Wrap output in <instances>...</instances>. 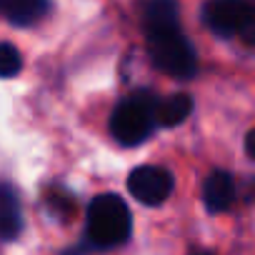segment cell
<instances>
[{
  "label": "cell",
  "instance_id": "obj_13",
  "mask_svg": "<svg viewBox=\"0 0 255 255\" xmlns=\"http://www.w3.org/2000/svg\"><path fill=\"white\" fill-rule=\"evenodd\" d=\"M48 200H50V205H53L55 210H70V208H73V203H70L68 195H50Z\"/></svg>",
  "mask_w": 255,
  "mask_h": 255
},
{
  "label": "cell",
  "instance_id": "obj_7",
  "mask_svg": "<svg viewBox=\"0 0 255 255\" xmlns=\"http://www.w3.org/2000/svg\"><path fill=\"white\" fill-rule=\"evenodd\" d=\"M203 203L210 213H223L235 203V183L228 173L215 170L203 183Z\"/></svg>",
  "mask_w": 255,
  "mask_h": 255
},
{
  "label": "cell",
  "instance_id": "obj_8",
  "mask_svg": "<svg viewBox=\"0 0 255 255\" xmlns=\"http://www.w3.org/2000/svg\"><path fill=\"white\" fill-rule=\"evenodd\" d=\"M20 230H23V210L18 193L8 183H0V238L13 240L20 235Z\"/></svg>",
  "mask_w": 255,
  "mask_h": 255
},
{
  "label": "cell",
  "instance_id": "obj_5",
  "mask_svg": "<svg viewBox=\"0 0 255 255\" xmlns=\"http://www.w3.org/2000/svg\"><path fill=\"white\" fill-rule=\"evenodd\" d=\"M248 5V0H210L203 8V23L215 35H238L245 23Z\"/></svg>",
  "mask_w": 255,
  "mask_h": 255
},
{
  "label": "cell",
  "instance_id": "obj_3",
  "mask_svg": "<svg viewBox=\"0 0 255 255\" xmlns=\"http://www.w3.org/2000/svg\"><path fill=\"white\" fill-rule=\"evenodd\" d=\"M148 53L153 65L168 73L170 78L188 80L198 73V55L190 40L180 33V28L148 35Z\"/></svg>",
  "mask_w": 255,
  "mask_h": 255
},
{
  "label": "cell",
  "instance_id": "obj_9",
  "mask_svg": "<svg viewBox=\"0 0 255 255\" xmlns=\"http://www.w3.org/2000/svg\"><path fill=\"white\" fill-rule=\"evenodd\" d=\"M48 10V0H0V13L15 25H33Z\"/></svg>",
  "mask_w": 255,
  "mask_h": 255
},
{
  "label": "cell",
  "instance_id": "obj_6",
  "mask_svg": "<svg viewBox=\"0 0 255 255\" xmlns=\"http://www.w3.org/2000/svg\"><path fill=\"white\" fill-rule=\"evenodd\" d=\"M143 28H145V35H155V33L180 28L175 0H145V5H143Z\"/></svg>",
  "mask_w": 255,
  "mask_h": 255
},
{
  "label": "cell",
  "instance_id": "obj_14",
  "mask_svg": "<svg viewBox=\"0 0 255 255\" xmlns=\"http://www.w3.org/2000/svg\"><path fill=\"white\" fill-rule=\"evenodd\" d=\"M245 150H248V155L255 160V130L248 133V138H245Z\"/></svg>",
  "mask_w": 255,
  "mask_h": 255
},
{
  "label": "cell",
  "instance_id": "obj_12",
  "mask_svg": "<svg viewBox=\"0 0 255 255\" xmlns=\"http://www.w3.org/2000/svg\"><path fill=\"white\" fill-rule=\"evenodd\" d=\"M238 35H240V40L245 45L255 48V3L248 5V15H245V23H243V28H240Z\"/></svg>",
  "mask_w": 255,
  "mask_h": 255
},
{
  "label": "cell",
  "instance_id": "obj_11",
  "mask_svg": "<svg viewBox=\"0 0 255 255\" xmlns=\"http://www.w3.org/2000/svg\"><path fill=\"white\" fill-rule=\"evenodd\" d=\"M23 68L20 50L10 43H0V78H13Z\"/></svg>",
  "mask_w": 255,
  "mask_h": 255
},
{
  "label": "cell",
  "instance_id": "obj_1",
  "mask_svg": "<svg viewBox=\"0 0 255 255\" xmlns=\"http://www.w3.org/2000/svg\"><path fill=\"white\" fill-rule=\"evenodd\" d=\"M155 105H158V98L150 90L133 93V95H128L123 103H118V108L110 115V133H113V138L120 145H128V148L140 145L150 135L153 125L158 123L155 120Z\"/></svg>",
  "mask_w": 255,
  "mask_h": 255
},
{
  "label": "cell",
  "instance_id": "obj_2",
  "mask_svg": "<svg viewBox=\"0 0 255 255\" xmlns=\"http://www.w3.org/2000/svg\"><path fill=\"white\" fill-rule=\"evenodd\" d=\"M133 228L130 210L113 193L98 195L88 208V240L95 248H115L128 240Z\"/></svg>",
  "mask_w": 255,
  "mask_h": 255
},
{
  "label": "cell",
  "instance_id": "obj_4",
  "mask_svg": "<svg viewBox=\"0 0 255 255\" xmlns=\"http://www.w3.org/2000/svg\"><path fill=\"white\" fill-rule=\"evenodd\" d=\"M128 190L145 205H160L173 193V175L158 165H143L130 173Z\"/></svg>",
  "mask_w": 255,
  "mask_h": 255
},
{
  "label": "cell",
  "instance_id": "obj_10",
  "mask_svg": "<svg viewBox=\"0 0 255 255\" xmlns=\"http://www.w3.org/2000/svg\"><path fill=\"white\" fill-rule=\"evenodd\" d=\"M193 110V98L185 95V93H173L163 100H158L155 105V120L163 125V128H173L178 123H183Z\"/></svg>",
  "mask_w": 255,
  "mask_h": 255
},
{
  "label": "cell",
  "instance_id": "obj_15",
  "mask_svg": "<svg viewBox=\"0 0 255 255\" xmlns=\"http://www.w3.org/2000/svg\"><path fill=\"white\" fill-rule=\"evenodd\" d=\"M195 255H210V253H195Z\"/></svg>",
  "mask_w": 255,
  "mask_h": 255
}]
</instances>
